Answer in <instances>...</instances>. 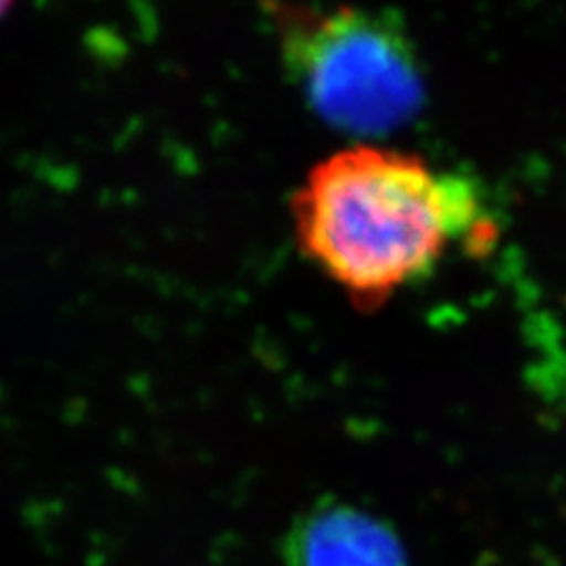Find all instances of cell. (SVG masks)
<instances>
[{
  "mask_svg": "<svg viewBox=\"0 0 566 566\" xmlns=\"http://www.w3.org/2000/svg\"><path fill=\"white\" fill-rule=\"evenodd\" d=\"M291 220L300 251L359 312L430 279L458 248L486 251L499 232L468 177L378 142L322 158L295 189Z\"/></svg>",
  "mask_w": 566,
  "mask_h": 566,
  "instance_id": "1",
  "label": "cell"
},
{
  "mask_svg": "<svg viewBox=\"0 0 566 566\" xmlns=\"http://www.w3.org/2000/svg\"><path fill=\"white\" fill-rule=\"evenodd\" d=\"M283 69L312 112L340 133L376 142L424 102V74L403 27L357 6L270 0Z\"/></svg>",
  "mask_w": 566,
  "mask_h": 566,
  "instance_id": "2",
  "label": "cell"
},
{
  "mask_svg": "<svg viewBox=\"0 0 566 566\" xmlns=\"http://www.w3.org/2000/svg\"><path fill=\"white\" fill-rule=\"evenodd\" d=\"M12 6H14V0H0V20H3V17L10 12Z\"/></svg>",
  "mask_w": 566,
  "mask_h": 566,
  "instance_id": "4",
  "label": "cell"
},
{
  "mask_svg": "<svg viewBox=\"0 0 566 566\" xmlns=\"http://www.w3.org/2000/svg\"><path fill=\"white\" fill-rule=\"evenodd\" d=\"M297 566H399L392 536L349 510L324 512L300 531Z\"/></svg>",
  "mask_w": 566,
  "mask_h": 566,
  "instance_id": "3",
  "label": "cell"
}]
</instances>
